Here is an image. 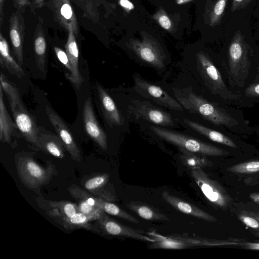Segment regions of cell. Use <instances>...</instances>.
<instances>
[{"mask_svg": "<svg viewBox=\"0 0 259 259\" xmlns=\"http://www.w3.org/2000/svg\"><path fill=\"white\" fill-rule=\"evenodd\" d=\"M168 92L180 103L184 111L196 114L215 125L232 127L238 124L224 109L198 94L192 87L170 86Z\"/></svg>", "mask_w": 259, "mask_h": 259, "instance_id": "6da1fadb", "label": "cell"}, {"mask_svg": "<svg viewBox=\"0 0 259 259\" xmlns=\"http://www.w3.org/2000/svg\"><path fill=\"white\" fill-rule=\"evenodd\" d=\"M184 67L194 79L204 85L212 95L227 100L240 98L227 88L219 70L208 54L203 51L196 52L194 59L186 62Z\"/></svg>", "mask_w": 259, "mask_h": 259, "instance_id": "7a4b0ae2", "label": "cell"}, {"mask_svg": "<svg viewBox=\"0 0 259 259\" xmlns=\"http://www.w3.org/2000/svg\"><path fill=\"white\" fill-rule=\"evenodd\" d=\"M15 164L21 183L39 196H41V188L48 185L58 174L56 166L51 161H47L44 167L39 164L30 153L25 152L16 154Z\"/></svg>", "mask_w": 259, "mask_h": 259, "instance_id": "3957f363", "label": "cell"}, {"mask_svg": "<svg viewBox=\"0 0 259 259\" xmlns=\"http://www.w3.org/2000/svg\"><path fill=\"white\" fill-rule=\"evenodd\" d=\"M0 81V85L7 97L17 128L28 142L40 149L38 139L39 128L32 116L23 104L19 90L2 72Z\"/></svg>", "mask_w": 259, "mask_h": 259, "instance_id": "277c9868", "label": "cell"}, {"mask_svg": "<svg viewBox=\"0 0 259 259\" xmlns=\"http://www.w3.org/2000/svg\"><path fill=\"white\" fill-rule=\"evenodd\" d=\"M125 108L127 119L135 122L167 128L179 127L178 119L150 101L132 98Z\"/></svg>", "mask_w": 259, "mask_h": 259, "instance_id": "5b68a950", "label": "cell"}, {"mask_svg": "<svg viewBox=\"0 0 259 259\" xmlns=\"http://www.w3.org/2000/svg\"><path fill=\"white\" fill-rule=\"evenodd\" d=\"M125 46L137 62L159 73L165 71L170 63L163 48L151 37L143 36L141 40L131 38Z\"/></svg>", "mask_w": 259, "mask_h": 259, "instance_id": "8992f818", "label": "cell"}, {"mask_svg": "<svg viewBox=\"0 0 259 259\" xmlns=\"http://www.w3.org/2000/svg\"><path fill=\"white\" fill-rule=\"evenodd\" d=\"M249 50L244 35L240 30H237L229 44L227 69L229 80L234 85L242 87L248 75L251 65L248 57Z\"/></svg>", "mask_w": 259, "mask_h": 259, "instance_id": "52a82bcc", "label": "cell"}, {"mask_svg": "<svg viewBox=\"0 0 259 259\" xmlns=\"http://www.w3.org/2000/svg\"><path fill=\"white\" fill-rule=\"evenodd\" d=\"M147 126L154 136L178 148L206 156H222L230 154L228 151L223 149L170 128L154 125H147Z\"/></svg>", "mask_w": 259, "mask_h": 259, "instance_id": "ba28073f", "label": "cell"}, {"mask_svg": "<svg viewBox=\"0 0 259 259\" xmlns=\"http://www.w3.org/2000/svg\"><path fill=\"white\" fill-rule=\"evenodd\" d=\"M133 78L134 85L132 90L137 96L151 101L162 108L178 112L184 111L177 100L160 86L146 80L137 72L133 74Z\"/></svg>", "mask_w": 259, "mask_h": 259, "instance_id": "9c48e42d", "label": "cell"}, {"mask_svg": "<svg viewBox=\"0 0 259 259\" xmlns=\"http://www.w3.org/2000/svg\"><path fill=\"white\" fill-rule=\"evenodd\" d=\"M191 174L204 195L213 205L224 210L231 206L232 197L220 183L211 179L202 168L192 169Z\"/></svg>", "mask_w": 259, "mask_h": 259, "instance_id": "30bf717a", "label": "cell"}, {"mask_svg": "<svg viewBox=\"0 0 259 259\" xmlns=\"http://www.w3.org/2000/svg\"><path fill=\"white\" fill-rule=\"evenodd\" d=\"M150 234L155 239L154 242L148 245V247L152 249H182L194 246L220 245L223 243L219 240L187 235L163 236L153 232Z\"/></svg>", "mask_w": 259, "mask_h": 259, "instance_id": "8fae6325", "label": "cell"}, {"mask_svg": "<svg viewBox=\"0 0 259 259\" xmlns=\"http://www.w3.org/2000/svg\"><path fill=\"white\" fill-rule=\"evenodd\" d=\"M94 222L99 231L104 234L124 236L150 243L155 241L153 238L143 235L144 231L142 230L134 229L122 225L108 217L104 211Z\"/></svg>", "mask_w": 259, "mask_h": 259, "instance_id": "7c38bea8", "label": "cell"}, {"mask_svg": "<svg viewBox=\"0 0 259 259\" xmlns=\"http://www.w3.org/2000/svg\"><path fill=\"white\" fill-rule=\"evenodd\" d=\"M46 112L51 123L62 140L66 151L69 153L71 159L80 162L81 160L80 151L68 126L49 106L46 107Z\"/></svg>", "mask_w": 259, "mask_h": 259, "instance_id": "4fadbf2b", "label": "cell"}, {"mask_svg": "<svg viewBox=\"0 0 259 259\" xmlns=\"http://www.w3.org/2000/svg\"><path fill=\"white\" fill-rule=\"evenodd\" d=\"M46 5L52 11L55 21L68 31L72 28L77 37L78 24L70 0H49Z\"/></svg>", "mask_w": 259, "mask_h": 259, "instance_id": "5bb4252c", "label": "cell"}, {"mask_svg": "<svg viewBox=\"0 0 259 259\" xmlns=\"http://www.w3.org/2000/svg\"><path fill=\"white\" fill-rule=\"evenodd\" d=\"M9 35L13 51L19 65L23 63V46L25 33V20L19 10L13 13L9 18Z\"/></svg>", "mask_w": 259, "mask_h": 259, "instance_id": "9a60e30c", "label": "cell"}, {"mask_svg": "<svg viewBox=\"0 0 259 259\" xmlns=\"http://www.w3.org/2000/svg\"><path fill=\"white\" fill-rule=\"evenodd\" d=\"M84 129L88 136L104 150L107 149V136L100 125L94 113L90 98L85 101L82 108Z\"/></svg>", "mask_w": 259, "mask_h": 259, "instance_id": "2e32d148", "label": "cell"}, {"mask_svg": "<svg viewBox=\"0 0 259 259\" xmlns=\"http://www.w3.org/2000/svg\"><path fill=\"white\" fill-rule=\"evenodd\" d=\"M110 175L108 173H96L84 176L80 181L82 188L99 198L112 202L115 200L108 186Z\"/></svg>", "mask_w": 259, "mask_h": 259, "instance_id": "e0dca14e", "label": "cell"}, {"mask_svg": "<svg viewBox=\"0 0 259 259\" xmlns=\"http://www.w3.org/2000/svg\"><path fill=\"white\" fill-rule=\"evenodd\" d=\"M96 88L102 112L108 124L111 127L123 125L125 119L113 99L98 82L96 83Z\"/></svg>", "mask_w": 259, "mask_h": 259, "instance_id": "ac0fdd59", "label": "cell"}, {"mask_svg": "<svg viewBox=\"0 0 259 259\" xmlns=\"http://www.w3.org/2000/svg\"><path fill=\"white\" fill-rule=\"evenodd\" d=\"M35 201L38 207L51 218L55 217H70L78 212L76 203L49 200L42 195L36 197Z\"/></svg>", "mask_w": 259, "mask_h": 259, "instance_id": "d6986e66", "label": "cell"}, {"mask_svg": "<svg viewBox=\"0 0 259 259\" xmlns=\"http://www.w3.org/2000/svg\"><path fill=\"white\" fill-rule=\"evenodd\" d=\"M162 199L177 210L208 222L214 223L217 219L203 210L181 198L172 195L166 191L161 193Z\"/></svg>", "mask_w": 259, "mask_h": 259, "instance_id": "ffe728a7", "label": "cell"}, {"mask_svg": "<svg viewBox=\"0 0 259 259\" xmlns=\"http://www.w3.org/2000/svg\"><path fill=\"white\" fill-rule=\"evenodd\" d=\"M101 213L99 214L88 215L77 212L70 217H55L51 219L67 230L72 231L82 228L99 232L96 224H92L91 222L97 220Z\"/></svg>", "mask_w": 259, "mask_h": 259, "instance_id": "44dd1931", "label": "cell"}, {"mask_svg": "<svg viewBox=\"0 0 259 259\" xmlns=\"http://www.w3.org/2000/svg\"><path fill=\"white\" fill-rule=\"evenodd\" d=\"M67 42L65 46V52L68 55L72 68L71 73L66 74V78L69 79L79 90L83 79L78 69V49L76 40V36L72 28L68 30Z\"/></svg>", "mask_w": 259, "mask_h": 259, "instance_id": "7402d4cb", "label": "cell"}, {"mask_svg": "<svg viewBox=\"0 0 259 259\" xmlns=\"http://www.w3.org/2000/svg\"><path fill=\"white\" fill-rule=\"evenodd\" d=\"M178 121L179 123H181L191 131L206 137L213 142L233 148H237L236 144L230 138L219 132L186 118L181 120L178 119Z\"/></svg>", "mask_w": 259, "mask_h": 259, "instance_id": "603a6c76", "label": "cell"}, {"mask_svg": "<svg viewBox=\"0 0 259 259\" xmlns=\"http://www.w3.org/2000/svg\"><path fill=\"white\" fill-rule=\"evenodd\" d=\"M34 49L35 62L37 67L43 73L47 71V44L45 30L42 23L39 22L36 24L34 31Z\"/></svg>", "mask_w": 259, "mask_h": 259, "instance_id": "cb8c5ba5", "label": "cell"}, {"mask_svg": "<svg viewBox=\"0 0 259 259\" xmlns=\"http://www.w3.org/2000/svg\"><path fill=\"white\" fill-rule=\"evenodd\" d=\"M38 139L40 150L58 158H63L66 150L59 136L49 133H40L39 130Z\"/></svg>", "mask_w": 259, "mask_h": 259, "instance_id": "d4e9b609", "label": "cell"}, {"mask_svg": "<svg viewBox=\"0 0 259 259\" xmlns=\"http://www.w3.org/2000/svg\"><path fill=\"white\" fill-rule=\"evenodd\" d=\"M0 65L10 74L19 78L25 76L23 70L11 56L8 42L2 32L0 33Z\"/></svg>", "mask_w": 259, "mask_h": 259, "instance_id": "484cf974", "label": "cell"}, {"mask_svg": "<svg viewBox=\"0 0 259 259\" xmlns=\"http://www.w3.org/2000/svg\"><path fill=\"white\" fill-rule=\"evenodd\" d=\"M0 85V141L2 143H9L14 130L17 128L12 120L5 106L4 93Z\"/></svg>", "mask_w": 259, "mask_h": 259, "instance_id": "4316f807", "label": "cell"}, {"mask_svg": "<svg viewBox=\"0 0 259 259\" xmlns=\"http://www.w3.org/2000/svg\"><path fill=\"white\" fill-rule=\"evenodd\" d=\"M228 0H207L205 21L209 26L219 25L224 15Z\"/></svg>", "mask_w": 259, "mask_h": 259, "instance_id": "83f0119b", "label": "cell"}, {"mask_svg": "<svg viewBox=\"0 0 259 259\" xmlns=\"http://www.w3.org/2000/svg\"><path fill=\"white\" fill-rule=\"evenodd\" d=\"M129 209L141 218L148 221H168L169 218L164 214L152 206L140 201H132L126 204Z\"/></svg>", "mask_w": 259, "mask_h": 259, "instance_id": "f1b7e54d", "label": "cell"}, {"mask_svg": "<svg viewBox=\"0 0 259 259\" xmlns=\"http://www.w3.org/2000/svg\"><path fill=\"white\" fill-rule=\"evenodd\" d=\"M180 158L182 163L190 170L195 168H203L211 166L212 163L203 155L193 153L182 148H179Z\"/></svg>", "mask_w": 259, "mask_h": 259, "instance_id": "f546056e", "label": "cell"}, {"mask_svg": "<svg viewBox=\"0 0 259 259\" xmlns=\"http://www.w3.org/2000/svg\"><path fill=\"white\" fill-rule=\"evenodd\" d=\"M72 1L81 10L83 16L97 23L99 20L98 7L105 6V0H72Z\"/></svg>", "mask_w": 259, "mask_h": 259, "instance_id": "4dcf8cb0", "label": "cell"}, {"mask_svg": "<svg viewBox=\"0 0 259 259\" xmlns=\"http://www.w3.org/2000/svg\"><path fill=\"white\" fill-rule=\"evenodd\" d=\"M98 206L107 214L120 218L134 224L139 223V221L138 219L112 202L100 199L98 203Z\"/></svg>", "mask_w": 259, "mask_h": 259, "instance_id": "1f68e13d", "label": "cell"}, {"mask_svg": "<svg viewBox=\"0 0 259 259\" xmlns=\"http://www.w3.org/2000/svg\"><path fill=\"white\" fill-rule=\"evenodd\" d=\"M227 171L236 175L250 174L259 172V159L251 160L232 165Z\"/></svg>", "mask_w": 259, "mask_h": 259, "instance_id": "d6a6232c", "label": "cell"}, {"mask_svg": "<svg viewBox=\"0 0 259 259\" xmlns=\"http://www.w3.org/2000/svg\"><path fill=\"white\" fill-rule=\"evenodd\" d=\"M238 219L247 227L259 231V214L257 213L243 210L239 213Z\"/></svg>", "mask_w": 259, "mask_h": 259, "instance_id": "836d02e7", "label": "cell"}, {"mask_svg": "<svg viewBox=\"0 0 259 259\" xmlns=\"http://www.w3.org/2000/svg\"><path fill=\"white\" fill-rule=\"evenodd\" d=\"M152 18L165 30L168 31H171L172 30V22L163 9L159 8L152 15Z\"/></svg>", "mask_w": 259, "mask_h": 259, "instance_id": "e575fe53", "label": "cell"}, {"mask_svg": "<svg viewBox=\"0 0 259 259\" xmlns=\"http://www.w3.org/2000/svg\"><path fill=\"white\" fill-rule=\"evenodd\" d=\"M54 50L60 62L70 71V73H71L72 68L66 52H64L62 49L58 47H54Z\"/></svg>", "mask_w": 259, "mask_h": 259, "instance_id": "d590c367", "label": "cell"}, {"mask_svg": "<svg viewBox=\"0 0 259 259\" xmlns=\"http://www.w3.org/2000/svg\"><path fill=\"white\" fill-rule=\"evenodd\" d=\"M253 0H233L231 11L232 12L244 9L246 8Z\"/></svg>", "mask_w": 259, "mask_h": 259, "instance_id": "8d00e7d4", "label": "cell"}, {"mask_svg": "<svg viewBox=\"0 0 259 259\" xmlns=\"http://www.w3.org/2000/svg\"><path fill=\"white\" fill-rule=\"evenodd\" d=\"M245 95L249 97H259V83L249 85L245 90Z\"/></svg>", "mask_w": 259, "mask_h": 259, "instance_id": "74e56055", "label": "cell"}, {"mask_svg": "<svg viewBox=\"0 0 259 259\" xmlns=\"http://www.w3.org/2000/svg\"><path fill=\"white\" fill-rule=\"evenodd\" d=\"M32 0H13V5L17 10L24 13L26 7L29 6Z\"/></svg>", "mask_w": 259, "mask_h": 259, "instance_id": "f35d334b", "label": "cell"}, {"mask_svg": "<svg viewBox=\"0 0 259 259\" xmlns=\"http://www.w3.org/2000/svg\"><path fill=\"white\" fill-rule=\"evenodd\" d=\"M46 0H32L29 6L30 9V12L33 13L36 9L43 7L46 5Z\"/></svg>", "mask_w": 259, "mask_h": 259, "instance_id": "ab89813d", "label": "cell"}, {"mask_svg": "<svg viewBox=\"0 0 259 259\" xmlns=\"http://www.w3.org/2000/svg\"><path fill=\"white\" fill-rule=\"evenodd\" d=\"M119 5L127 11H130L134 8L132 3L128 0H119Z\"/></svg>", "mask_w": 259, "mask_h": 259, "instance_id": "60d3db41", "label": "cell"}, {"mask_svg": "<svg viewBox=\"0 0 259 259\" xmlns=\"http://www.w3.org/2000/svg\"><path fill=\"white\" fill-rule=\"evenodd\" d=\"M5 0H0V25L3 24L4 19V5Z\"/></svg>", "mask_w": 259, "mask_h": 259, "instance_id": "b9f144b4", "label": "cell"}, {"mask_svg": "<svg viewBox=\"0 0 259 259\" xmlns=\"http://www.w3.org/2000/svg\"><path fill=\"white\" fill-rule=\"evenodd\" d=\"M249 196L253 202L259 204V193H251Z\"/></svg>", "mask_w": 259, "mask_h": 259, "instance_id": "7bdbcfd3", "label": "cell"}, {"mask_svg": "<svg viewBox=\"0 0 259 259\" xmlns=\"http://www.w3.org/2000/svg\"><path fill=\"white\" fill-rule=\"evenodd\" d=\"M192 0H176V3L178 5L186 4Z\"/></svg>", "mask_w": 259, "mask_h": 259, "instance_id": "ee69618b", "label": "cell"}, {"mask_svg": "<svg viewBox=\"0 0 259 259\" xmlns=\"http://www.w3.org/2000/svg\"><path fill=\"white\" fill-rule=\"evenodd\" d=\"M257 68L258 72V73H259V67H257Z\"/></svg>", "mask_w": 259, "mask_h": 259, "instance_id": "f6af8a7d", "label": "cell"}, {"mask_svg": "<svg viewBox=\"0 0 259 259\" xmlns=\"http://www.w3.org/2000/svg\"><path fill=\"white\" fill-rule=\"evenodd\" d=\"M259 214V210L257 212Z\"/></svg>", "mask_w": 259, "mask_h": 259, "instance_id": "bcb514c9", "label": "cell"}]
</instances>
